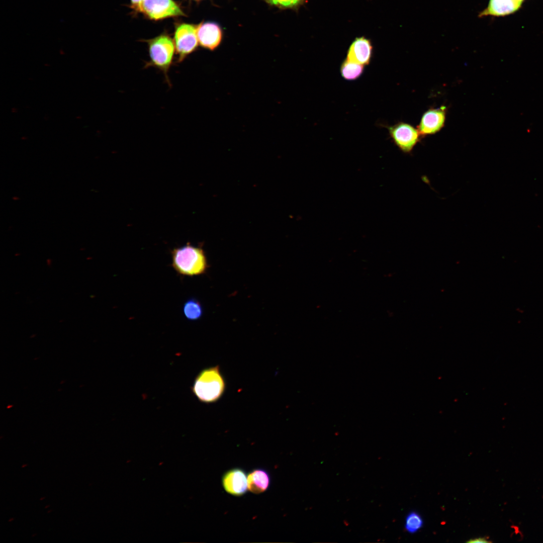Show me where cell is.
Returning a JSON list of instances; mask_svg holds the SVG:
<instances>
[{"label":"cell","instance_id":"6da1fadb","mask_svg":"<svg viewBox=\"0 0 543 543\" xmlns=\"http://www.w3.org/2000/svg\"><path fill=\"white\" fill-rule=\"evenodd\" d=\"M225 388V380L219 367L216 366L201 371L196 377L191 389L199 401L209 404L220 399Z\"/></svg>","mask_w":543,"mask_h":543},{"label":"cell","instance_id":"7a4b0ae2","mask_svg":"<svg viewBox=\"0 0 543 543\" xmlns=\"http://www.w3.org/2000/svg\"><path fill=\"white\" fill-rule=\"evenodd\" d=\"M172 265L179 274L193 277L204 274L208 267L204 250L187 243L171 251Z\"/></svg>","mask_w":543,"mask_h":543},{"label":"cell","instance_id":"3957f363","mask_svg":"<svg viewBox=\"0 0 543 543\" xmlns=\"http://www.w3.org/2000/svg\"><path fill=\"white\" fill-rule=\"evenodd\" d=\"M148 45L150 60L144 67H155L163 74L165 81L170 86L168 75L172 64L175 45L172 39L163 34L147 41Z\"/></svg>","mask_w":543,"mask_h":543},{"label":"cell","instance_id":"277c9868","mask_svg":"<svg viewBox=\"0 0 543 543\" xmlns=\"http://www.w3.org/2000/svg\"><path fill=\"white\" fill-rule=\"evenodd\" d=\"M386 128L395 145L405 153H411L422 137L417 128L406 122H399Z\"/></svg>","mask_w":543,"mask_h":543},{"label":"cell","instance_id":"5b68a950","mask_svg":"<svg viewBox=\"0 0 543 543\" xmlns=\"http://www.w3.org/2000/svg\"><path fill=\"white\" fill-rule=\"evenodd\" d=\"M197 26L187 23L178 25L174 35L177 62L180 63L193 52L198 45Z\"/></svg>","mask_w":543,"mask_h":543},{"label":"cell","instance_id":"8992f818","mask_svg":"<svg viewBox=\"0 0 543 543\" xmlns=\"http://www.w3.org/2000/svg\"><path fill=\"white\" fill-rule=\"evenodd\" d=\"M135 10L154 20L185 15L173 0H143Z\"/></svg>","mask_w":543,"mask_h":543},{"label":"cell","instance_id":"52a82bcc","mask_svg":"<svg viewBox=\"0 0 543 543\" xmlns=\"http://www.w3.org/2000/svg\"><path fill=\"white\" fill-rule=\"evenodd\" d=\"M446 111V107L442 106L439 108H430L422 114L417 127L422 137L434 135L443 128Z\"/></svg>","mask_w":543,"mask_h":543},{"label":"cell","instance_id":"ba28073f","mask_svg":"<svg viewBox=\"0 0 543 543\" xmlns=\"http://www.w3.org/2000/svg\"><path fill=\"white\" fill-rule=\"evenodd\" d=\"M222 483L224 490L233 496L243 495L248 489L246 474L240 468H233L226 472L222 476Z\"/></svg>","mask_w":543,"mask_h":543},{"label":"cell","instance_id":"9c48e42d","mask_svg":"<svg viewBox=\"0 0 543 543\" xmlns=\"http://www.w3.org/2000/svg\"><path fill=\"white\" fill-rule=\"evenodd\" d=\"M197 36L202 47L213 51L219 45L222 33L220 26L215 23H202L197 26Z\"/></svg>","mask_w":543,"mask_h":543},{"label":"cell","instance_id":"30bf717a","mask_svg":"<svg viewBox=\"0 0 543 543\" xmlns=\"http://www.w3.org/2000/svg\"><path fill=\"white\" fill-rule=\"evenodd\" d=\"M372 55L373 46L371 41L361 37L356 38L351 44L345 59L366 66L370 63Z\"/></svg>","mask_w":543,"mask_h":543},{"label":"cell","instance_id":"8fae6325","mask_svg":"<svg viewBox=\"0 0 543 543\" xmlns=\"http://www.w3.org/2000/svg\"><path fill=\"white\" fill-rule=\"evenodd\" d=\"M521 3L516 0H490L487 8L480 16H503L517 11Z\"/></svg>","mask_w":543,"mask_h":543},{"label":"cell","instance_id":"7c38bea8","mask_svg":"<svg viewBox=\"0 0 543 543\" xmlns=\"http://www.w3.org/2000/svg\"><path fill=\"white\" fill-rule=\"evenodd\" d=\"M247 489L254 494L265 491L269 487L270 477L268 473L262 469L251 471L247 476Z\"/></svg>","mask_w":543,"mask_h":543},{"label":"cell","instance_id":"4fadbf2b","mask_svg":"<svg viewBox=\"0 0 543 543\" xmlns=\"http://www.w3.org/2000/svg\"><path fill=\"white\" fill-rule=\"evenodd\" d=\"M365 66L362 64L345 59L340 65V73L345 80H355L361 76L364 71Z\"/></svg>","mask_w":543,"mask_h":543},{"label":"cell","instance_id":"5bb4252c","mask_svg":"<svg viewBox=\"0 0 543 543\" xmlns=\"http://www.w3.org/2000/svg\"><path fill=\"white\" fill-rule=\"evenodd\" d=\"M183 313L185 318L190 321H197L203 314V307L200 302L195 298L187 300L183 306Z\"/></svg>","mask_w":543,"mask_h":543},{"label":"cell","instance_id":"9a60e30c","mask_svg":"<svg viewBox=\"0 0 543 543\" xmlns=\"http://www.w3.org/2000/svg\"><path fill=\"white\" fill-rule=\"evenodd\" d=\"M423 523V519L421 516L416 512H411L406 518L405 527L408 532L413 533L421 528Z\"/></svg>","mask_w":543,"mask_h":543},{"label":"cell","instance_id":"2e32d148","mask_svg":"<svg viewBox=\"0 0 543 543\" xmlns=\"http://www.w3.org/2000/svg\"><path fill=\"white\" fill-rule=\"evenodd\" d=\"M270 5L280 8H295L302 4L305 0H265Z\"/></svg>","mask_w":543,"mask_h":543},{"label":"cell","instance_id":"e0dca14e","mask_svg":"<svg viewBox=\"0 0 543 543\" xmlns=\"http://www.w3.org/2000/svg\"><path fill=\"white\" fill-rule=\"evenodd\" d=\"M468 542L476 543V542H489L490 541L488 540L486 537H478L475 538H472L467 541Z\"/></svg>","mask_w":543,"mask_h":543},{"label":"cell","instance_id":"ac0fdd59","mask_svg":"<svg viewBox=\"0 0 543 543\" xmlns=\"http://www.w3.org/2000/svg\"><path fill=\"white\" fill-rule=\"evenodd\" d=\"M143 0H131L132 7L135 9Z\"/></svg>","mask_w":543,"mask_h":543},{"label":"cell","instance_id":"d6986e66","mask_svg":"<svg viewBox=\"0 0 543 543\" xmlns=\"http://www.w3.org/2000/svg\"><path fill=\"white\" fill-rule=\"evenodd\" d=\"M516 1H518V2L520 3H522V2H523V0H516Z\"/></svg>","mask_w":543,"mask_h":543}]
</instances>
